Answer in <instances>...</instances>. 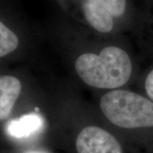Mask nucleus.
I'll return each instance as SVG.
<instances>
[{
	"instance_id": "f257e3e1",
	"label": "nucleus",
	"mask_w": 153,
	"mask_h": 153,
	"mask_svg": "<svg viewBox=\"0 0 153 153\" xmlns=\"http://www.w3.org/2000/svg\"><path fill=\"white\" fill-rule=\"evenodd\" d=\"M76 74L90 87L114 90L125 85L132 75L129 55L117 46H107L100 53H84L75 62Z\"/></svg>"
},
{
	"instance_id": "f03ea898",
	"label": "nucleus",
	"mask_w": 153,
	"mask_h": 153,
	"mask_svg": "<svg viewBox=\"0 0 153 153\" xmlns=\"http://www.w3.org/2000/svg\"><path fill=\"white\" fill-rule=\"evenodd\" d=\"M100 107L117 127L153 129V101L141 94L119 88L111 90L100 98Z\"/></svg>"
},
{
	"instance_id": "7ed1b4c3",
	"label": "nucleus",
	"mask_w": 153,
	"mask_h": 153,
	"mask_svg": "<svg viewBox=\"0 0 153 153\" xmlns=\"http://www.w3.org/2000/svg\"><path fill=\"white\" fill-rule=\"evenodd\" d=\"M83 15L88 23L101 33H108L114 27V18L126 10V0H85Z\"/></svg>"
},
{
	"instance_id": "20e7f679",
	"label": "nucleus",
	"mask_w": 153,
	"mask_h": 153,
	"mask_svg": "<svg viewBox=\"0 0 153 153\" xmlns=\"http://www.w3.org/2000/svg\"><path fill=\"white\" fill-rule=\"evenodd\" d=\"M77 153H123L119 142L111 133L97 126L83 128L76 139Z\"/></svg>"
},
{
	"instance_id": "39448f33",
	"label": "nucleus",
	"mask_w": 153,
	"mask_h": 153,
	"mask_svg": "<svg viewBox=\"0 0 153 153\" xmlns=\"http://www.w3.org/2000/svg\"><path fill=\"white\" fill-rule=\"evenodd\" d=\"M22 82L14 76L2 75L0 77V119L5 120L22 92Z\"/></svg>"
},
{
	"instance_id": "423d86ee",
	"label": "nucleus",
	"mask_w": 153,
	"mask_h": 153,
	"mask_svg": "<svg viewBox=\"0 0 153 153\" xmlns=\"http://www.w3.org/2000/svg\"><path fill=\"white\" fill-rule=\"evenodd\" d=\"M43 126V119L35 113L24 115L20 118L12 121L8 126L10 135L15 138L28 137L37 132Z\"/></svg>"
},
{
	"instance_id": "0eeeda50",
	"label": "nucleus",
	"mask_w": 153,
	"mask_h": 153,
	"mask_svg": "<svg viewBox=\"0 0 153 153\" xmlns=\"http://www.w3.org/2000/svg\"><path fill=\"white\" fill-rule=\"evenodd\" d=\"M19 39L5 24L0 22V56L5 57L18 48Z\"/></svg>"
},
{
	"instance_id": "6e6552de",
	"label": "nucleus",
	"mask_w": 153,
	"mask_h": 153,
	"mask_svg": "<svg viewBox=\"0 0 153 153\" xmlns=\"http://www.w3.org/2000/svg\"><path fill=\"white\" fill-rule=\"evenodd\" d=\"M144 87L147 98L153 101V66L146 76L144 81Z\"/></svg>"
},
{
	"instance_id": "1a4fd4ad",
	"label": "nucleus",
	"mask_w": 153,
	"mask_h": 153,
	"mask_svg": "<svg viewBox=\"0 0 153 153\" xmlns=\"http://www.w3.org/2000/svg\"><path fill=\"white\" fill-rule=\"evenodd\" d=\"M152 50H153V44H152Z\"/></svg>"
}]
</instances>
